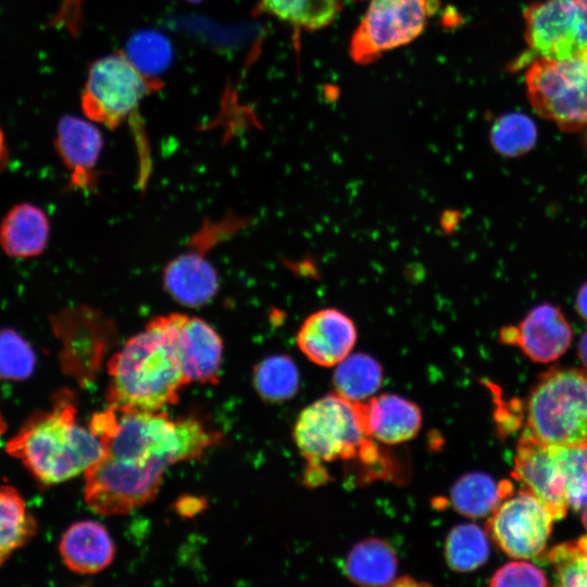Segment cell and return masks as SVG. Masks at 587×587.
I'll return each instance as SVG.
<instances>
[{
  "label": "cell",
  "instance_id": "30bf717a",
  "mask_svg": "<svg viewBox=\"0 0 587 587\" xmlns=\"http://www.w3.org/2000/svg\"><path fill=\"white\" fill-rule=\"evenodd\" d=\"M548 509L526 488L505 498L490 514L486 532L513 559H534L547 546L553 524Z\"/></svg>",
  "mask_w": 587,
  "mask_h": 587
},
{
  "label": "cell",
  "instance_id": "4fadbf2b",
  "mask_svg": "<svg viewBox=\"0 0 587 587\" xmlns=\"http://www.w3.org/2000/svg\"><path fill=\"white\" fill-rule=\"evenodd\" d=\"M512 475L548 509L554 520L566 515L570 505L564 477L552 446L541 442L527 429L519 439Z\"/></svg>",
  "mask_w": 587,
  "mask_h": 587
},
{
  "label": "cell",
  "instance_id": "2e32d148",
  "mask_svg": "<svg viewBox=\"0 0 587 587\" xmlns=\"http://www.w3.org/2000/svg\"><path fill=\"white\" fill-rule=\"evenodd\" d=\"M163 288L170 297L188 308L209 303L218 291V277L205 252L189 248L173 258L163 270Z\"/></svg>",
  "mask_w": 587,
  "mask_h": 587
},
{
  "label": "cell",
  "instance_id": "d4e9b609",
  "mask_svg": "<svg viewBox=\"0 0 587 587\" xmlns=\"http://www.w3.org/2000/svg\"><path fill=\"white\" fill-rule=\"evenodd\" d=\"M252 382L257 394L264 401L278 403L296 396L300 387V374L289 355L275 354L255 365Z\"/></svg>",
  "mask_w": 587,
  "mask_h": 587
},
{
  "label": "cell",
  "instance_id": "f35d334b",
  "mask_svg": "<svg viewBox=\"0 0 587 587\" xmlns=\"http://www.w3.org/2000/svg\"><path fill=\"white\" fill-rule=\"evenodd\" d=\"M5 429H7V424L0 411V437L4 434Z\"/></svg>",
  "mask_w": 587,
  "mask_h": 587
},
{
  "label": "cell",
  "instance_id": "b9f144b4",
  "mask_svg": "<svg viewBox=\"0 0 587 587\" xmlns=\"http://www.w3.org/2000/svg\"><path fill=\"white\" fill-rule=\"evenodd\" d=\"M185 1L196 3V2H199V1H201V0H185Z\"/></svg>",
  "mask_w": 587,
  "mask_h": 587
},
{
  "label": "cell",
  "instance_id": "8992f818",
  "mask_svg": "<svg viewBox=\"0 0 587 587\" xmlns=\"http://www.w3.org/2000/svg\"><path fill=\"white\" fill-rule=\"evenodd\" d=\"M535 112L564 132L587 127V48L564 60L536 59L525 75Z\"/></svg>",
  "mask_w": 587,
  "mask_h": 587
},
{
  "label": "cell",
  "instance_id": "60d3db41",
  "mask_svg": "<svg viewBox=\"0 0 587 587\" xmlns=\"http://www.w3.org/2000/svg\"><path fill=\"white\" fill-rule=\"evenodd\" d=\"M585 129L586 130H585V136H584V143H585V146L587 148V127Z\"/></svg>",
  "mask_w": 587,
  "mask_h": 587
},
{
  "label": "cell",
  "instance_id": "7c38bea8",
  "mask_svg": "<svg viewBox=\"0 0 587 587\" xmlns=\"http://www.w3.org/2000/svg\"><path fill=\"white\" fill-rule=\"evenodd\" d=\"M499 336L502 344L519 347L532 361L549 363L567 351L573 329L558 305L544 302L530 309L517 325L502 327Z\"/></svg>",
  "mask_w": 587,
  "mask_h": 587
},
{
  "label": "cell",
  "instance_id": "ffe728a7",
  "mask_svg": "<svg viewBox=\"0 0 587 587\" xmlns=\"http://www.w3.org/2000/svg\"><path fill=\"white\" fill-rule=\"evenodd\" d=\"M50 224L46 213L30 203L14 205L0 224V245L12 258L37 257L46 249Z\"/></svg>",
  "mask_w": 587,
  "mask_h": 587
},
{
  "label": "cell",
  "instance_id": "83f0119b",
  "mask_svg": "<svg viewBox=\"0 0 587 587\" xmlns=\"http://www.w3.org/2000/svg\"><path fill=\"white\" fill-rule=\"evenodd\" d=\"M537 137L535 122L521 112L498 116L489 132L491 147L505 158H517L529 152L536 145Z\"/></svg>",
  "mask_w": 587,
  "mask_h": 587
},
{
  "label": "cell",
  "instance_id": "ac0fdd59",
  "mask_svg": "<svg viewBox=\"0 0 587 587\" xmlns=\"http://www.w3.org/2000/svg\"><path fill=\"white\" fill-rule=\"evenodd\" d=\"M369 435L385 445L413 439L422 426V412L413 401L394 394L373 396L363 402Z\"/></svg>",
  "mask_w": 587,
  "mask_h": 587
},
{
  "label": "cell",
  "instance_id": "9c48e42d",
  "mask_svg": "<svg viewBox=\"0 0 587 587\" xmlns=\"http://www.w3.org/2000/svg\"><path fill=\"white\" fill-rule=\"evenodd\" d=\"M524 22L533 61L564 60L587 48V0L534 2L525 10Z\"/></svg>",
  "mask_w": 587,
  "mask_h": 587
},
{
  "label": "cell",
  "instance_id": "44dd1931",
  "mask_svg": "<svg viewBox=\"0 0 587 587\" xmlns=\"http://www.w3.org/2000/svg\"><path fill=\"white\" fill-rule=\"evenodd\" d=\"M398 559L394 548L384 539L371 537L355 544L344 563L346 576L363 586H386L395 580Z\"/></svg>",
  "mask_w": 587,
  "mask_h": 587
},
{
  "label": "cell",
  "instance_id": "7a4b0ae2",
  "mask_svg": "<svg viewBox=\"0 0 587 587\" xmlns=\"http://www.w3.org/2000/svg\"><path fill=\"white\" fill-rule=\"evenodd\" d=\"M185 313L151 319L108 363V407L161 411L178 401L188 383L180 362L178 332Z\"/></svg>",
  "mask_w": 587,
  "mask_h": 587
},
{
  "label": "cell",
  "instance_id": "3957f363",
  "mask_svg": "<svg viewBox=\"0 0 587 587\" xmlns=\"http://www.w3.org/2000/svg\"><path fill=\"white\" fill-rule=\"evenodd\" d=\"M7 452L33 477L54 485L85 473L103 455L100 438L79 424L74 394L59 390L51 408L32 414L8 441Z\"/></svg>",
  "mask_w": 587,
  "mask_h": 587
},
{
  "label": "cell",
  "instance_id": "e0dca14e",
  "mask_svg": "<svg viewBox=\"0 0 587 587\" xmlns=\"http://www.w3.org/2000/svg\"><path fill=\"white\" fill-rule=\"evenodd\" d=\"M178 350L188 383L217 384L223 340L213 326L185 314L178 332Z\"/></svg>",
  "mask_w": 587,
  "mask_h": 587
},
{
  "label": "cell",
  "instance_id": "cb8c5ba5",
  "mask_svg": "<svg viewBox=\"0 0 587 587\" xmlns=\"http://www.w3.org/2000/svg\"><path fill=\"white\" fill-rule=\"evenodd\" d=\"M380 363L367 353H350L340 361L333 375L335 392L354 402L372 398L383 384Z\"/></svg>",
  "mask_w": 587,
  "mask_h": 587
},
{
  "label": "cell",
  "instance_id": "8d00e7d4",
  "mask_svg": "<svg viewBox=\"0 0 587 587\" xmlns=\"http://www.w3.org/2000/svg\"><path fill=\"white\" fill-rule=\"evenodd\" d=\"M577 352L580 362L587 370V330L579 338Z\"/></svg>",
  "mask_w": 587,
  "mask_h": 587
},
{
  "label": "cell",
  "instance_id": "6da1fadb",
  "mask_svg": "<svg viewBox=\"0 0 587 587\" xmlns=\"http://www.w3.org/2000/svg\"><path fill=\"white\" fill-rule=\"evenodd\" d=\"M103 445L100 460L112 475L158 492L166 469L195 460L217 445L221 434L196 416H168L166 412L120 410L108 407L88 424Z\"/></svg>",
  "mask_w": 587,
  "mask_h": 587
},
{
  "label": "cell",
  "instance_id": "7bdbcfd3",
  "mask_svg": "<svg viewBox=\"0 0 587 587\" xmlns=\"http://www.w3.org/2000/svg\"><path fill=\"white\" fill-rule=\"evenodd\" d=\"M354 1H358V0H354Z\"/></svg>",
  "mask_w": 587,
  "mask_h": 587
},
{
  "label": "cell",
  "instance_id": "f1b7e54d",
  "mask_svg": "<svg viewBox=\"0 0 587 587\" xmlns=\"http://www.w3.org/2000/svg\"><path fill=\"white\" fill-rule=\"evenodd\" d=\"M552 449L564 477L569 505L579 511L587 504V442Z\"/></svg>",
  "mask_w": 587,
  "mask_h": 587
},
{
  "label": "cell",
  "instance_id": "8fae6325",
  "mask_svg": "<svg viewBox=\"0 0 587 587\" xmlns=\"http://www.w3.org/2000/svg\"><path fill=\"white\" fill-rule=\"evenodd\" d=\"M53 327L62 340L63 370L80 383L92 379L114 336L112 322L100 311L78 308L58 315Z\"/></svg>",
  "mask_w": 587,
  "mask_h": 587
},
{
  "label": "cell",
  "instance_id": "e575fe53",
  "mask_svg": "<svg viewBox=\"0 0 587 587\" xmlns=\"http://www.w3.org/2000/svg\"><path fill=\"white\" fill-rule=\"evenodd\" d=\"M204 508V500L195 497H185L179 499L175 509L183 516H192Z\"/></svg>",
  "mask_w": 587,
  "mask_h": 587
},
{
  "label": "cell",
  "instance_id": "ab89813d",
  "mask_svg": "<svg viewBox=\"0 0 587 587\" xmlns=\"http://www.w3.org/2000/svg\"><path fill=\"white\" fill-rule=\"evenodd\" d=\"M582 522L584 524L585 529L587 530V504L583 508Z\"/></svg>",
  "mask_w": 587,
  "mask_h": 587
},
{
  "label": "cell",
  "instance_id": "836d02e7",
  "mask_svg": "<svg viewBox=\"0 0 587 587\" xmlns=\"http://www.w3.org/2000/svg\"><path fill=\"white\" fill-rule=\"evenodd\" d=\"M545 573L526 561H513L498 569L490 577V586H547Z\"/></svg>",
  "mask_w": 587,
  "mask_h": 587
},
{
  "label": "cell",
  "instance_id": "484cf974",
  "mask_svg": "<svg viewBox=\"0 0 587 587\" xmlns=\"http://www.w3.org/2000/svg\"><path fill=\"white\" fill-rule=\"evenodd\" d=\"M339 10V0H259L258 4V11L307 30L326 27Z\"/></svg>",
  "mask_w": 587,
  "mask_h": 587
},
{
  "label": "cell",
  "instance_id": "4dcf8cb0",
  "mask_svg": "<svg viewBox=\"0 0 587 587\" xmlns=\"http://www.w3.org/2000/svg\"><path fill=\"white\" fill-rule=\"evenodd\" d=\"M548 560L559 585L587 586V535L554 546Z\"/></svg>",
  "mask_w": 587,
  "mask_h": 587
},
{
  "label": "cell",
  "instance_id": "1f68e13d",
  "mask_svg": "<svg viewBox=\"0 0 587 587\" xmlns=\"http://www.w3.org/2000/svg\"><path fill=\"white\" fill-rule=\"evenodd\" d=\"M126 55L140 72L149 76L153 71H159L166 65L170 59V47L161 36L145 33L130 41Z\"/></svg>",
  "mask_w": 587,
  "mask_h": 587
},
{
  "label": "cell",
  "instance_id": "603a6c76",
  "mask_svg": "<svg viewBox=\"0 0 587 587\" xmlns=\"http://www.w3.org/2000/svg\"><path fill=\"white\" fill-rule=\"evenodd\" d=\"M38 524L21 494L0 485V566L37 534Z\"/></svg>",
  "mask_w": 587,
  "mask_h": 587
},
{
  "label": "cell",
  "instance_id": "5bb4252c",
  "mask_svg": "<svg viewBox=\"0 0 587 587\" xmlns=\"http://www.w3.org/2000/svg\"><path fill=\"white\" fill-rule=\"evenodd\" d=\"M357 338V326L349 315L335 308H324L305 317L296 342L308 360L329 367L351 353Z\"/></svg>",
  "mask_w": 587,
  "mask_h": 587
},
{
  "label": "cell",
  "instance_id": "f546056e",
  "mask_svg": "<svg viewBox=\"0 0 587 587\" xmlns=\"http://www.w3.org/2000/svg\"><path fill=\"white\" fill-rule=\"evenodd\" d=\"M37 358L32 346L14 329L0 330V379L21 382L29 378Z\"/></svg>",
  "mask_w": 587,
  "mask_h": 587
},
{
  "label": "cell",
  "instance_id": "d6986e66",
  "mask_svg": "<svg viewBox=\"0 0 587 587\" xmlns=\"http://www.w3.org/2000/svg\"><path fill=\"white\" fill-rule=\"evenodd\" d=\"M59 551L63 563L72 572L95 574L112 563L115 547L103 525L93 521H80L65 530Z\"/></svg>",
  "mask_w": 587,
  "mask_h": 587
},
{
  "label": "cell",
  "instance_id": "d6a6232c",
  "mask_svg": "<svg viewBox=\"0 0 587 587\" xmlns=\"http://www.w3.org/2000/svg\"><path fill=\"white\" fill-rule=\"evenodd\" d=\"M246 222V220L234 214L226 215L223 220L218 221H205L192 235L188 247L207 253L213 247L239 230Z\"/></svg>",
  "mask_w": 587,
  "mask_h": 587
},
{
  "label": "cell",
  "instance_id": "7402d4cb",
  "mask_svg": "<svg viewBox=\"0 0 587 587\" xmlns=\"http://www.w3.org/2000/svg\"><path fill=\"white\" fill-rule=\"evenodd\" d=\"M510 482L497 483L491 476L480 472L461 476L452 486L450 501L460 514L479 519L490 515L498 505L512 495Z\"/></svg>",
  "mask_w": 587,
  "mask_h": 587
},
{
  "label": "cell",
  "instance_id": "4316f807",
  "mask_svg": "<svg viewBox=\"0 0 587 587\" xmlns=\"http://www.w3.org/2000/svg\"><path fill=\"white\" fill-rule=\"evenodd\" d=\"M487 532L474 523H462L448 534L445 558L455 572H471L482 566L489 557Z\"/></svg>",
  "mask_w": 587,
  "mask_h": 587
},
{
  "label": "cell",
  "instance_id": "277c9868",
  "mask_svg": "<svg viewBox=\"0 0 587 587\" xmlns=\"http://www.w3.org/2000/svg\"><path fill=\"white\" fill-rule=\"evenodd\" d=\"M294 440L310 465L360 458L374 462L378 455L369 435L363 402L350 401L338 394L326 395L299 414Z\"/></svg>",
  "mask_w": 587,
  "mask_h": 587
},
{
  "label": "cell",
  "instance_id": "74e56055",
  "mask_svg": "<svg viewBox=\"0 0 587 587\" xmlns=\"http://www.w3.org/2000/svg\"><path fill=\"white\" fill-rule=\"evenodd\" d=\"M8 159V150L4 141L3 133L0 128V168H2Z\"/></svg>",
  "mask_w": 587,
  "mask_h": 587
},
{
  "label": "cell",
  "instance_id": "5b68a950",
  "mask_svg": "<svg viewBox=\"0 0 587 587\" xmlns=\"http://www.w3.org/2000/svg\"><path fill=\"white\" fill-rule=\"evenodd\" d=\"M526 422L546 445L587 442V370L558 366L542 373L529 392Z\"/></svg>",
  "mask_w": 587,
  "mask_h": 587
},
{
  "label": "cell",
  "instance_id": "52a82bcc",
  "mask_svg": "<svg viewBox=\"0 0 587 587\" xmlns=\"http://www.w3.org/2000/svg\"><path fill=\"white\" fill-rule=\"evenodd\" d=\"M160 88V80L140 72L128 57L116 52L89 67L82 93L88 120L115 128L134 114L141 100Z\"/></svg>",
  "mask_w": 587,
  "mask_h": 587
},
{
  "label": "cell",
  "instance_id": "9a60e30c",
  "mask_svg": "<svg viewBox=\"0 0 587 587\" xmlns=\"http://www.w3.org/2000/svg\"><path fill=\"white\" fill-rule=\"evenodd\" d=\"M55 148L70 172L71 185L91 190L96 187V165L103 146L100 130L89 121L63 116L57 127Z\"/></svg>",
  "mask_w": 587,
  "mask_h": 587
},
{
  "label": "cell",
  "instance_id": "d590c367",
  "mask_svg": "<svg viewBox=\"0 0 587 587\" xmlns=\"http://www.w3.org/2000/svg\"><path fill=\"white\" fill-rule=\"evenodd\" d=\"M575 309L578 315L587 323V282L584 283L577 291Z\"/></svg>",
  "mask_w": 587,
  "mask_h": 587
},
{
  "label": "cell",
  "instance_id": "ba28073f",
  "mask_svg": "<svg viewBox=\"0 0 587 587\" xmlns=\"http://www.w3.org/2000/svg\"><path fill=\"white\" fill-rule=\"evenodd\" d=\"M436 7L435 0H371L352 34L351 59L370 64L410 43L423 33Z\"/></svg>",
  "mask_w": 587,
  "mask_h": 587
}]
</instances>
